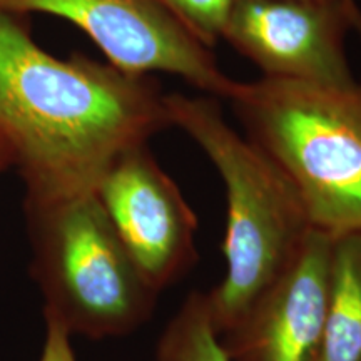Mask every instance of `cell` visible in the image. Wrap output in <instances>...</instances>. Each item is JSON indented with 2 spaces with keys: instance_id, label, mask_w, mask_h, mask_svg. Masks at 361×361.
<instances>
[{
  "instance_id": "obj_6",
  "label": "cell",
  "mask_w": 361,
  "mask_h": 361,
  "mask_svg": "<svg viewBox=\"0 0 361 361\" xmlns=\"http://www.w3.org/2000/svg\"><path fill=\"white\" fill-rule=\"evenodd\" d=\"M96 196L152 290L173 286L197 263L196 214L149 144L117 157Z\"/></svg>"
},
{
  "instance_id": "obj_1",
  "label": "cell",
  "mask_w": 361,
  "mask_h": 361,
  "mask_svg": "<svg viewBox=\"0 0 361 361\" xmlns=\"http://www.w3.org/2000/svg\"><path fill=\"white\" fill-rule=\"evenodd\" d=\"M173 128L166 92L82 54L61 59L37 44L27 16L0 13V130L24 180V202L94 194L129 149Z\"/></svg>"
},
{
  "instance_id": "obj_4",
  "label": "cell",
  "mask_w": 361,
  "mask_h": 361,
  "mask_svg": "<svg viewBox=\"0 0 361 361\" xmlns=\"http://www.w3.org/2000/svg\"><path fill=\"white\" fill-rule=\"evenodd\" d=\"M24 211L44 316L90 340L130 335L151 319L159 293L139 273L96 192L24 202Z\"/></svg>"
},
{
  "instance_id": "obj_7",
  "label": "cell",
  "mask_w": 361,
  "mask_h": 361,
  "mask_svg": "<svg viewBox=\"0 0 361 361\" xmlns=\"http://www.w3.org/2000/svg\"><path fill=\"white\" fill-rule=\"evenodd\" d=\"M361 39V12L305 0H234L223 40L263 78L318 85L356 80L346 35Z\"/></svg>"
},
{
  "instance_id": "obj_13",
  "label": "cell",
  "mask_w": 361,
  "mask_h": 361,
  "mask_svg": "<svg viewBox=\"0 0 361 361\" xmlns=\"http://www.w3.org/2000/svg\"><path fill=\"white\" fill-rule=\"evenodd\" d=\"M11 168H16V154H13L11 142L0 130V176Z\"/></svg>"
},
{
  "instance_id": "obj_12",
  "label": "cell",
  "mask_w": 361,
  "mask_h": 361,
  "mask_svg": "<svg viewBox=\"0 0 361 361\" xmlns=\"http://www.w3.org/2000/svg\"><path fill=\"white\" fill-rule=\"evenodd\" d=\"M45 318V341L39 361H75L71 333L57 319Z\"/></svg>"
},
{
  "instance_id": "obj_10",
  "label": "cell",
  "mask_w": 361,
  "mask_h": 361,
  "mask_svg": "<svg viewBox=\"0 0 361 361\" xmlns=\"http://www.w3.org/2000/svg\"><path fill=\"white\" fill-rule=\"evenodd\" d=\"M156 361H231L214 329L206 293L186 296L162 329Z\"/></svg>"
},
{
  "instance_id": "obj_5",
  "label": "cell",
  "mask_w": 361,
  "mask_h": 361,
  "mask_svg": "<svg viewBox=\"0 0 361 361\" xmlns=\"http://www.w3.org/2000/svg\"><path fill=\"white\" fill-rule=\"evenodd\" d=\"M0 13H47L79 27L129 74L178 75L204 96L231 97L238 80L226 75L206 45L162 7L159 0H0Z\"/></svg>"
},
{
  "instance_id": "obj_8",
  "label": "cell",
  "mask_w": 361,
  "mask_h": 361,
  "mask_svg": "<svg viewBox=\"0 0 361 361\" xmlns=\"http://www.w3.org/2000/svg\"><path fill=\"white\" fill-rule=\"evenodd\" d=\"M333 236L311 229L288 269L219 336L231 361H316L328 306Z\"/></svg>"
},
{
  "instance_id": "obj_9",
  "label": "cell",
  "mask_w": 361,
  "mask_h": 361,
  "mask_svg": "<svg viewBox=\"0 0 361 361\" xmlns=\"http://www.w3.org/2000/svg\"><path fill=\"white\" fill-rule=\"evenodd\" d=\"M316 361H361V233L333 236L328 306Z\"/></svg>"
},
{
  "instance_id": "obj_14",
  "label": "cell",
  "mask_w": 361,
  "mask_h": 361,
  "mask_svg": "<svg viewBox=\"0 0 361 361\" xmlns=\"http://www.w3.org/2000/svg\"><path fill=\"white\" fill-rule=\"evenodd\" d=\"M305 2H313V4H323V6H335L346 8L351 12H361V7L356 4V0H305Z\"/></svg>"
},
{
  "instance_id": "obj_3",
  "label": "cell",
  "mask_w": 361,
  "mask_h": 361,
  "mask_svg": "<svg viewBox=\"0 0 361 361\" xmlns=\"http://www.w3.org/2000/svg\"><path fill=\"white\" fill-rule=\"evenodd\" d=\"M246 137L291 183L314 229L361 233V80L318 85L263 78L236 82Z\"/></svg>"
},
{
  "instance_id": "obj_2",
  "label": "cell",
  "mask_w": 361,
  "mask_h": 361,
  "mask_svg": "<svg viewBox=\"0 0 361 361\" xmlns=\"http://www.w3.org/2000/svg\"><path fill=\"white\" fill-rule=\"evenodd\" d=\"M166 106L171 126L200 146L224 184L226 274L206 293L221 336L288 269L313 226L290 180L229 126L219 99L166 94Z\"/></svg>"
},
{
  "instance_id": "obj_11",
  "label": "cell",
  "mask_w": 361,
  "mask_h": 361,
  "mask_svg": "<svg viewBox=\"0 0 361 361\" xmlns=\"http://www.w3.org/2000/svg\"><path fill=\"white\" fill-rule=\"evenodd\" d=\"M197 42L214 47L228 24L234 0H159Z\"/></svg>"
}]
</instances>
